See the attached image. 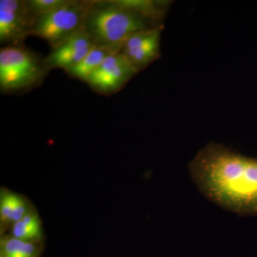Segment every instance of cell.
I'll return each instance as SVG.
<instances>
[{"label": "cell", "mask_w": 257, "mask_h": 257, "mask_svg": "<svg viewBox=\"0 0 257 257\" xmlns=\"http://www.w3.org/2000/svg\"><path fill=\"white\" fill-rule=\"evenodd\" d=\"M160 26L162 25L125 8L117 0H110L92 1L84 30L94 38L96 45L117 52L134 34Z\"/></svg>", "instance_id": "2"}, {"label": "cell", "mask_w": 257, "mask_h": 257, "mask_svg": "<svg viewBox=\"0 0 257 257\" xmlns=\"http://www.w3.org/2000/svg\"><path fill=\"white\" fill-rule=\"evenodd\" d=\"M188 169L210 202L239 216H257V158L211 142L193 157Z\"/></svg>", "instance_id": "1"}, {"label": "cell", "mask_w": 257, "mask_h": 257, "mask_svg": "<svg viewBox=\"0 0 257 257\" xmlns=\"http://www.w3.org/2000/svg\"><path fill=\"white\" fill-rule=\"evenodd\" d=\"M49 71L37 54L23 44L8 45L0 50V89L2 93L26 92L41 84Z\"/></svg>", "instance_id": "3"}, {"label": "cell", "mask_w": 257, "mask_h": 257, "mask_svg": "<svg viewBox=\"0 0 257 257\" xmlns=\"http://www.w3.org/2000/svg\"><path fill=\"white\" fill-rule=\"evenodd\" d=\"M164 25L134 34L123 44L121 51L138 72L160 57L161 35Z\"/></svg>", "instance_id": "7"}, {"label": "cell", "mask_w": 257, "mask_h": 257, "mask_svg": "<svg viewBox=\"0 0 257 257\" xmlns=\"http://www.w3.org/2000/svg\"><path fill=\"white\" fill-rule=\"evenodd\" d=\"M69 0H29L27 8L32 20L40 15L47 14L67 4Z\"/></svg>", "instance_id": "14"}, {"label": "cell", "mask_w": 257, "mask_h": 257, "mask_svg": "<svg viewBox=\"0 0 257 257\" xmlns=\"http://www.w3.org/2000/svg\"><path fill=\"white\" fill-rule=\"evenodd\" d=\"M32 19L29 14L26 1H0V42L8 45L23 43L29 36Z\"/></svg>", "instance_id": "6"}, {"label": "cell", "mask_w": 257, "mask_h": 257, "mask_svg": "<svg viewBox=\"0 0 257 257\" xmlns=\"http://www.w3.org/2000/svg\"><path fill=\"white\" fill-rule=\"evenodd\" d=\"M113 52H114V51L106 47L96 45L80 62L67 69L65 72L70 77L87 82L89 76L101 65L106 57Z\"/></svg>", "instance_id": "12"}, {"label": "cell", "mask_w": 257, "mask_h": 257, "mask_svg": "<svg viewBox=\"0 0 257 257\" xmlns=\"http://www.w3.org/2000/svg\"><path fill=\"white\" fill-rule=\"evenodd\" d=\"M92 1L69 0L67 4L32 20L29 36L45 40L52 49L84 30L86 18Z\"/></svg>", "instance_id": "4"}, {"label": "cell", "mask_w": 257, "mask_h": 257, "mask_svg": "<svg viewBox=\"0 0 257 257\" xmlns=\"http://www.w3.org/2000/svg\"><path fill=\"white\" fill-rule=\"evenodd\" d=\"M31 209L32 207L26 198L4 189L1 192L0 202L2 227L10 226L11 228L13 224L21 220Z\"/></svg>", "instance_id": "9"}, {"label": "cell", "mask_w": 257, "mask_h": 257, "mask_svg": "<svg viewBox=\"0 0 257 257\" xmlns=\"http://www.w3.org/2000/svg\"><path fill=\"white\" fill-rule=\"evenodd\" d=\"M118 3L125 8L133 10L157 24L163 25L167 11L170 9V2L153 1V0H117Z\"/></svg>", "instance_id": "10"}, {"label": "cell", "mask_w": 257, "mask_h": 257, "mask_svg": "<svg viewBox=\"0 0 257 257\" xmlns=\"http://www.w3.org/2000/svg\"><path fill=\"white\" fill-rule=\"evenodd\" d=\"M96 45L95 40L85 30L77 32L52 49L45 58L47 70L50 72L57 68L67 70L80 62Z\"/></svg>", "instance_id": "8"}, {"label": "cell", "mask_w": 257, "mask_h": 257, "mask_svg": "<svg viewBox=\"0 0 257 257\" xmlns=\"http://www.w3.org/2000/svg\"><path fill=\"white\" fill-rule=\"evenodd\" d=\"M43 243L23 241L10 235L3 236L0 246V257H40Z\"/></svg>", "instance_id": "13"}, {"label": "cell", "mask_w": 257, "mask_h": 257, "mask_svg": "<svg viewBox=\"0 0 257 257\" xmlns=\"http://www.w3.org/2000/svg\"><path fill=\"white\" fill-rule=\"evenodd\" d=\"M8 234L16 239L33 242L43 243L42 222L35 209H31L21 220L10 228Z\"/></svg>", "instance_id": "11"}, {"label": "cell", "mask_w": 257, "mask_h": 257, "mask_svg": "<svg viewBox=\"0 0 257 257\" xmlns=\"http://www.w3.org/2000/svg\"><path fill=\"white\" fill-rule=\"evenodd\" d=\"M138 73V70L120 50L108 56L89 76L87 83L93 90L107 95L118 92Z\"/></svg>", "instance_id": "5"}]
</instances>
